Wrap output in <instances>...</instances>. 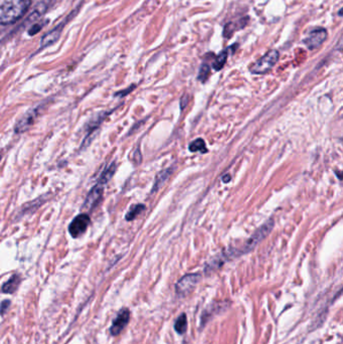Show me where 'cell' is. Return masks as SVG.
<instances>
[{
  "label": "cell",
  "mask_w": 343,
  "mask_h": 344,
  "mask_svg": "<svg viewBox=\"0 0 343 344\" xmlns=\"http://www.w3.org/2000/svg\"><path fill=\"white\" fill-rule=\"evenodd\" d=\"M235 31H236L235 23L234 22H228L227 24H225V26L223 28V38L230 39L231 37H233Z\"/></svg>",
  "instance_id": "ffe728a7"
},
{
  "label": "cell",
  "mask_w": 343,
  "mask_h": 344,
  "mask_svg": "<svg viewBox=\"0 0 343 344\" xmlns=\"http://www.w3.org/2000/svg\"><path fill=\"white\" fill-rule=\"evenodd\" d=\"M145 210V207L143 206V205H136V206H133L129 212L127 213L126 215V219L127 220H133L134 218H136L143 211Z\"/></svg>",
  "instance_id": "ac0fdd59"
},
{
  "label": "cell",
  "mask_w": 343,
  "mask_h": 344,
  "mask_svg": "<svg viewBox=\"0 0 343 344\" xmlns=\"http://www.w3.org/2000/svg\"><path fill=\"white\" fill-rule=\"evenodd\" d=\"M90 216L86 214H81L77 215L72 222L69 225V233L74 238L77 239L81 237L85 232L87 231V228L90 224Z\"/></svg>",
  "instance_id": "277c9868"
},
{
  "label": "cell",
  "mask_w": 343,
  "mask_h": 344,
  "mask_svg": "<svg viewBox=\"0 0 343 344\" xmlns=\"http://www.w3.org/2000/svg\"><path fill=\"white\" fill-rule=\"evenodd\" d=\"M133 89H135V86H131V87H129L127 90H123V91H120L116 94V96H119V97H124L126 95H128Z\"/></svg>",
  "instance_id": "603a6c76"
},
{
  "label": "cell",
  "mask_w": 343,
  "mask_h": 344,
  "mask_svg": "<svg viewBox=\"0 0 343 344\" xmlns=\"http://www.w3.org/2000/svg\"><path fill=\"white\" fill-rule=\"evenodd\" d=\"M223 179H230V175H226V177ZM225 182H227V180H225Z\"/></svg>",
  "instance_id": "cb8c5ba5"
},
{
  "label": "cell",
  "mask_w": 343,
  "mask_h": 344,
  "mask_svg": "<svg viewBox=\"0 0 343 344\" xmlns=\"http://www.w3.org/2000/svg\"><path fill=\"white\" fill-rule=\"evenodd\" d=\"M210 73H211V68L208 64H203L201 69H199V73H198V80L205 83L209 76H210Z\"/></svg>",
  "instance_id": "d6986e66"
},
{
  "label": "cell",
  "mask_w": 343,
  "mask_h": 344,
  "mask_svg": "<svg viewBox=\"0 0 343 344\" xmlns=\"http://www.w3.org/2000/svg\"><path fill=\"white\" fill-rule=\"evenodd\" d=\"M45 25L44 22H40V23H35L31 28H30V31H28V35L30 36H36L37 34H39L41 32L42 28Z\"/></svg>",
  "instance_id": "44dd1931"
},
{
  "label": "cell",
  "mask_w": 343,
  "mask_h": 344,
  "mask_svg": "<svg viewBox=\"0 0 343 344\" xmlns=\"http://www.w3.org/2000/svg\"><path fill=\"white\" fill-rule=\"evenodd\" d=\"M327 38V31L325 28H317L312 31L309 36L303 41L309 49H316L322 45Z\"/></svg>",
  "instance_id": "52a82bcc"
},
{
  "label": "cell",
  "mask_w": 343,
  "mask_h": 344,
  "mask_svg": "<svg viewBox=\"0 0 343 344\" xmlns=\"http://www.w3.org/2000/svg\"><path fill=\"white\" fill-rule=\"evenodd\" d=\"M19 284H20V277L18 275H13L7 282L3 284L1 291L4 294H12L17 290Z\"/></svg>",
  "instance_id": "8fae6325"
},
{
  "label": "cell",
  "mask_w": 343,
  "mask_h": 344,
  "mask_svg": "<svg viewBox=\"0 0 343 344\" xmlns=\"http://www.w3.org/2000/svg\"><path fill=\"white\" fill-rule=\"evenodd\" d=\"M103 192H104L103 185H100V184L95 185L91 189V191L88 193L87 198H86L85 200V208H87L88 210L94 209L101 202Z\"/></svg>",
  "instance_id": "9c48e42d"
},
{
  "label": "cell",
  "mask_w": 343,
  "mask_h": 344,
  "mask_svg": "<svg viewBox=\"0 0 343 344\" xmlns=\"http://www.w3.org/2000/svg\"><path fill=\"white\" fill-rule=\"evenodd\" d=\"M174 329L178 334L185 333L187 329V317L185 314H181L180 316L176 319L174 324Z\"/></svg>",
  "instance_id": "e0dca14e"
},
{
  "label": "cell",
  "mask_w": 343,
  "mask_h": 344,
  "mask_svg": "<svg viewBox=\"0 0 343 344\" xmlns=\"http://www.w3.org/2000/svg\"><path fill=\"white\" fill-rule=\"evenodd\" d=\"M273 227H274V220L273 219H269L263 225H261L255 232V234H253V236L248 240V242L245 244L244 248L240 251L241 252L240 255L249 253L253 249H255L263 240H265L268 237V235L272 232Z\"/></svg>",
  "instance_id": "7a4b0ae2"
},
{
  "label": "cell",
  "mask_w": 343,
  "mask_h": 344,
  "mask_svg": "<svg viewBox=\"0 0 343 344\" xmlns=\"http://www.w3.org/2000/svg\"><path fill=\"white\" fill-rule=\"evenodd\" d=\"M67 21H64L62 22L59 26H56L54 27L53 30L51 32H49L48 34H46L43 39H42V42H41V46L43 48L48 46V45H51L53 44L54 43L58 42V40L60 39L61 35H62V32H63V28L65 26V24Z\"/></svg>",
  "instance_id": "30bf717a"
},
{
  "label": "cell",
  "mask_w": 343,
  "mask_h": 344,
  "mask_svg": "<svg viewBox=\"0 0 343 344\" xmlns=\"http://www.w3.org/2000/svg\"><path fill=\"white\" fill-rule=\"evenodd\" d=\"M341 14H342V9L339 10V16H341Z\"/></svg>",
  "instance_id": "d4e9b609"
},
{
  "label": "cell",
  "mask_w": 343,
  "mask_h": 344,
  "mask_svg": "<svg viewBox=\"0 0 343 344\" xmlns=\"http://www.w3.org/2000/svg\"><path fill=\"white\" fill-rule=\"evenodd\" d=\"M227 50H228V49H225V50L221 51V52L215 57V60H214V65H213V68H214V71L218 72V71H220V70L224 67V65H225V63H226V60H227V55H228Z\"/></svg>",
  "instance_id": "5bb4252c"
},
{
  "label": "cell",
  "mask_w": 343,
  "mask_h": 344,
  "mask_svg": "<svg viewBox=\"0 0 343 344\" xmlns=\"http://www.w3.org/2000/svg\"><path fill=\"white\" fill-rule=\"evenodd\" d=\"M201 280V275L198 274H187L182 277L175 286L176 293L180 296H186L189 294Z\"/></svg>",
  "instance_id": "5b68a950"
},
{
  "label": "cell",
  "mask_w": 343,
  "mask_h": 344,
  "mask_svg": "<svg viewBox=\"0 0 343 344\" xmlns=\"http://www.w3.org/2000/svg\"><path fill=\"white\" fill-rule=\"evenodd\" d=\"M107 115H108V113H106V112L100 113V114L97 115V116H96L94 119H92V120L88 123V125H87V127H88V130H87V131H88V134H91L93 130L97 129V127H98V126L102 123V121L107 117Z\"/></svg>",
  "instance_id": "9a60e30c"
},
{
  "label": "cell",
  "mask_w": 343,
  "mask_h": 344,
  "mask_svg": "<svg viewBox=\"0 0 343 344\" xmlns=\"http://www.w3.org/2000/svg\"><path fill=\"white\" fill-rule=\"evenodd\" d=\"M116 163L115 162H113L112 164H110L103 172H102V174L100 175L99 179H98V184L100 185H105L106 183L109 182V180L113 177V175L115 174V171H116Z\"/></svg>",
  "instance_id": "7c38bea8"
},
{
  "label": "cell",
  "mask_w": 343,
  "mask_h": 344,
  "mask_svg": "<svg viewBox=\"0 0 343 344\" xmlns=\"http://www.w3.org/2000/svg\"><path fill=\"white\" fill-rule=\"evenodd\" d=\"M279 60V51L272 49L268 51L260 60L257 61L251 68V72L256 75H263L268 73L277 64Z\"/></svg>",
  "instance_id": "3957f363"
},
{
  "label": "cell",
  "mask_w": 343,
  "mask_h": 344,
  "mask_svg": "<svg viewBox=\"0 0 343 344\" xmlns=\"http://www.w3.org/2000/svg\"><path fill=\"white\" fill-rule=\"evenodd\" d=\"M0 160H1V155H0Z\"/></svg>",
  "instance_id": "484cf974"
},
{
  "label": "cell",
  "mask_w": 343,
  "mask_h": 344,
  "mask_svg": "<svg viewBox=\"0 0 343 344\" xmlns=\"http://www.w3.org/2000/svg\"><path fill=\"white\" fill-rule=\"evenodd\" d=\"M9 305H10V301L8 300H4L2 303H1V306H0V314L1 315H4L7 311V309L9 308Z\"/></svg>",
  "instance_id": "7402d4cb"
},
{
  "label": "cell",
  "mask_w": 343,
  "mask_h": 344,
  "mask_svg": "<svg viewBox=\"0 0 343 344\" xmlns=\"http://www.w3.org/2000/svg\"><path fill=\"white\" fill-rule=\"evenodd\" d=\"M171 174H172V168H169V169H166V170H163L162 172H160V173L155 178V182H154V185H153L152 192H155V191L159 190L160 187L166 182V180L170 177Z\"/></svg>",
  "instance_id": "4fadbf2b"
},
{
  "label": "cell",
  "mask_w": 343,
  "mask_h": 344,
  "mask_svg": "<svg viewBox=\"0 0 343 344\" xmlns=\"http://www.w3.org/2000/svg\"><path fill=\"white\" fill-rule=\"evenodd\" d=\"M40 110L41 107L33 108L31 110H28L23 116L16 122L14 126V131L15 133H23L26 130L30 129L34 123L36 122L38 116L40 115Z\"/></svg>",
  "instance_id": "8992f818"
},
{
  "label": "cell",
  "mask_w": 343,
  "mask_h": 344,
  "mask_svg": "<svg viewBox=\"0 0 343 344\" xmlns=\"http://www.w3.org/2000/svg\"><path fill=\"white\" fill-rule=\"evenodd\" d=\"M189 150L191 152H202V153H206L208 151L207 149V145H206V142L203 140V139H195L193 142L190 143V145H189Z\"/></svg>",
  "instance_id": "2e32d148"
},
{
  "label": "cell",
  "mask_w": 343,
  "mask_h": 344,
  "mask_svg": "<svg viewBox=\"0 0 343 344\" xmlns=\"http://www.w3.org/2000/svg\"><path fill=\"white\" fill-rule=\"evenodd\" d=\"M32 0H5L0 4V24L9 25L25 15Z\"/></svg>",
  "instance_id": "6da1fadb"
},
{
  "label": "cell",
  "mask_w": 343,
  "mask_h": 344,
  "mask_svg": "<svg viewBox=\"0 0 343 344\" xmlns=\"http://www.w3.org/2000/svg\"><path fill=\"white\" fill-rule=\"evenodd\" d=\"M129 320H130V311L126 308L120 310L119 313L117 314L116 318L113 320V323L110 327L111 335L113 336L119 335L122 332V330L127 326Z\"/></svg>",
  "instance_id": "ba28073f"
}]
</instances>
